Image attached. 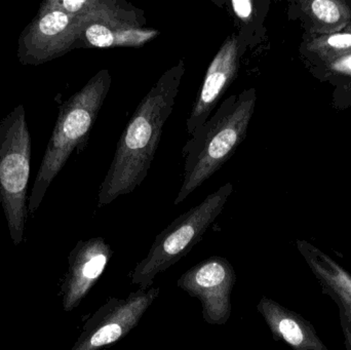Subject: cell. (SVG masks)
Listing matches in <instances>:
<instances>
[{
	"label": "cell",
	"instance_id": "6da1fadb",
	"mask_svg": "<svg viewBox=\"0 0 351 350\" xmlns=\"http://www.w3.org/2000/svg\"><path fill=\"white\" fill-rule=\"evenodd\" d=\"M185 70V61L180 59L162 74L138 105L119 138L114 158L101 184L99 207L130 195L145 180L160 146L162 129L174 110Z\"/></svg>",
	"mask_w": 351,
	"mask_h": 350
},
{
	"label": "cell",
	"instance_id": "7a4b0ae2",
	"mask_svg": "<svg viewBox=\"0 0 351 350\" xmlns=\"http://www.w3.org/2000/svg\"><path fill=\"white\" fill-rule=\"evenodd\" d=\"M256 100L254 88L228 97L206 123L192 134L182 149L183 180L175 205L183 203L232 158L245 139Z\"/></svg>",
	"mask_w": 351,
	"mask_h": 350
},
{
	"label": "cell",
	"instance_id": "3957f363",
	"mask_svg": "<svg viewBox=\"0 0 351 350\" xmlns=\"http://www.w3.org/2000/svg\"><path fill=\"white\" fill-rule=\"evenodd\" d=\"M111 82L112 78L109 70H100L82 90L60 107L55 129L47 144L29 199L30 213H35L38 209L49 185L61 172L73 150L88 139L110 90Z\"/></svg>",
	"mask_w": 351,
	"mask_h": 350
},
{
	"label": "cell",
	"instance_id": "277c9868",
	"mask_svg": "<svg viewBox=\"0 0 351 350\" xmlns=\"http://www.w3.org/2000/svg\"><path fill=\"white\" fill-rule=\"evenodd\" d=\"M232 193L233 184L227 182L162 230L156 236L147 256L134 269L132 284L143 290L152 287L156 275L179 262L202 240Z\"/></svg>",
	"mask_w": 351,
	"mask_h": 350
},
{
	"label": "cell",
	"instance_id": "5b68a950",
	"mask_svg": "<svg viewBox=\"0 0 351 350\" xmlns=\"http://www.w3.org/2000/svg\"><path fill=\"white\" fill-rule=\"evenodd\" d=\"M32 141L24 105L0 121V205L14 245L23 240L27 217Z\"/></svg>",
	"mask_w": 351,
	"mask_h": 350
},
{
	"label": "cell",
	"instance_id": "8992f818",
	"mask_svg": "<svg viewBox=\"0 0 351 350\" xmlns=\"http://www.w3.org/2000/svg\"><path fill=\"white\" fill-rule=\"evenodd\" d=\"M96 21L66 14L43 1L34 20L21 33L19 61L38 66L76 49L86 24Z\"/></svg>",
	"mask_w": 351,
	"mask_h": 350
},
{
	"label": "cell",
	"instance_id": "52a82bcc",
	"mask_svg": "<svg viewBox=\"0 0 351 350\" xmlns=\"http://www.w3.org/2000/svg\"><path fill=\"white\" fill-rule=\"evenodd\" d=\"M158 288L139 289L125 299H109L86 323L72 350H101L127 336L160 295Z\"/></svg>",
	"mask_w": 351,
	"mask_h": 350
},
{
	"label": "cell",
	"instance_id": "ba28073f",
	"mask_svg": "<svg viewBox=\"0 0 351 350\" xmlns=\"http://www.w3.org/2000/svg\"><path fill=\"white\" fill-rule=\"evenodd\" d=\"M237 282L232 265L215 256L188 269L178 287L199 300L202 316L210 325H225L231 316V293Z\"/></svg>",
	"mask_w": 351,
	"mask_h": 350
},
{
	"label": "cell",
	"instance_id": "9c48e42d",
	"mask_svg": "<svg viewBox=\"0 0 351 350\" xmlns=\"http://www.w3.org/2000/svg\"><path fill=\"white\" fill-rule=\"evenodd\" d=\"M245 51V37L243 35L231 34L225 39L208 65L186 121L188 135L191 136L206 123L229 86L237 79Z\"/></svg>",
	"mask_w": 351,
	"mask_h": 350
},
{
	"label": "cell",
	"instance_id": "30bf717a",
	"mask_svg": "<svg viewBox=\"0 0 351 350\" xmlns=\"http://www.w3.org/2000/svg\"><path fill=\"white\" fill-rule=\"evenodd\" d=\"M113 251L103 238L82 240L69 258V271L63 285V308L71 312L90 293L112 257Z\"/></svg>",
	"mask_w": 351,
	"mask_h": 350
},
{
	"label": "cell",
	"instance_id": "8fae6325",
	"mask_svg": "<svg viewBox=\"0 0 351 350\" xmlns=\"http://www.w3.org/2000/svg\"><path fill=\"white\" fill-rule=\"evenodd\" d=\"M257 310L274 338L286 343L293 350H330L319 338L313 325L301 314L268 297L261 298Z\"/></svg>",
	"mask_w": 351,
	"mask_h": 350
},
{
	"label": "cell",
	"instance_id": "7c38bea8",
	"mask_svg": "<svg viewBox=\"0 0 351 350\" xmlns=\"http://www.w3.org/2000/svg\"><path fill=\"white\" fill-rule=\"evenodd\" d=\"M297 248L321 286L351 321V273L335 259L305 240H297Z\"/></svg>",
	"mask_w": 351,
	"mask_h": 350
},
{
	"label": "cell",
	"instance_id": "4fadbf2b",
	"mask_svg": "<svg viewBox=\"0 0 351 350\" xmlns=\"http://www.w3.org/2000/svg\"><path fill=\"white\" fill-rule=\"evenodd\" d=\"M160 34L158 30L117 23L90 22L82 30L76 49L141 47Z\"/></svg>",
	"mask_w": 351,
	"mask_h": 350
},
{
	"label": "cell",
	"instance_id": "5bb4252c",
	"mask_svg": "<svg viewBox=\"0 0 351 350\" xmlns=\"http://www.w3.org/2000/svg\"><path fill=\"white\" fill-rule=\"evenodd\" d=\"M47 3L66 14L96 22L138 27H143L145 24L143 12L127 2L115 0H47Z\"/></svg>",
	"mask_w": 351,
	"mask_h": 350
},
{
	"label": "cell",
	"instance_id": "9a60e30c",
	"mask_svg": "<svg viewBox=\"0 0 351 350\" xmlns=\"http://www.w3.org/2000/svg\"><path fill=\"white\" fill-rule=\"evenodd\" d=\"M311 10L319 20L327 24L337 23L341 18L339 6L331 0H315L311 3Z\"/></svg>",
	"mask_w": 351,
	"mask_h": 350
},
{
	"label": "cell",
	"instance_id": "2e32d148",
	"mask_svg": "<svg viewBox=\"0 0 351 350\" xmlns=\"http://www.w3.org/2000/svg\"><path fill=\"white\" fill-rule=\"evenodd\" d=\"M233 10L235 14L241 20H247L251 16L252 10H253V3L247 0H241V1H231Z\"/></svg>",
	"mask_w": 351,
	"mask_h": 350
},
{
	"label": "cell",
	"instance_id": "e0dca14e",
	"mask_svg": "<svg viewBox=\"0 0 351 350\" xmlns=\"http://www.w3.org/2000/svg\"><path fill=\"white\" fill-rule=\"evenodd\" d=\"M327 43L334 49H348L351 47V34L332 35L328 38Z\"/></svg>",
	"mask_w": 351,
	"mask_h": 350
},
{
	"label": "cell",
	"instance_id": "ac0fdd59",
	"mask_svg": "<svg viewBox=\"0 0 351 350\" xmlns=\"http://www.w3.org/2000/svg\"><path fill=\"white\" fill-rule=\"evenodd\" d=\"M340 324H341L342 331H343L344 345L346 350H351V321L346 314L339 312Z\"/></svg>",
	"mask_w": 351,
	"mask_h": 350
},
{
	"label": "cell",
	"instance_id": "d6986e66",
	"mask_svg": "<svg viewBox=\"0 0 351 350\" xmlns=\"http://www.w3.org/2000/svg\"><path fill=\"white\" fill-rule=\"evenodd\" d=\"M335 68L339 71L348 72L351 73V55L350 57L343 58V59L339 60L337 63L335 64Z\"/></svg>",
	"mask_w": 351,
	"mask_h": 350
}]
</instances>
